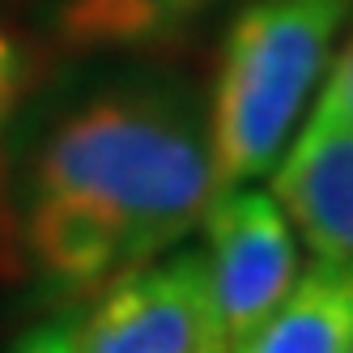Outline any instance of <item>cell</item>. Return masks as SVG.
Segmentation results:
<instances>
[{"mask_svg": "<svg viewBox=\"0 0 353 353\" xmlns=\"http://www.w3.org/2000/svg\"><path fill=\"white\" fill-rule=\"evenodd\" d=\"M217 192L188 85L115 77L47 115L17 170L13 239L43 290L77 298L192 234Z\"/></svg>", "mask_w": 353, "mask_h": 353, "instance_id": "cell-1", "label": "cell"}, {"mask_svg": "<svg viewBox=\"0 0 353 353\" xmlns=\"http://www.w3.org/2000/svg\"><path fill=\"white\" fill-rule=\"evenodd\" d=\"M353 0H251L221 43L209 154L217 188L268 174L327 64Z\"/></svg>", "mask_w": 353, "mask_h": 353, "instance_id": "cell-2", "label": "cell"}, {"mask_svg": "<svg viewBox=\"0 0 353 353\" xmlns=\"http://www.w3.org/2000/svg\"><path fill=\"white\" fill-rule=\"evenodd\" d=\"M72 353H225V323L200 251L141 264L64 327Z\"/></svg>", "mask_w": 353, "mask_h": 353, "instance_id": "cell-3", "label": "cell"}, {"mask_svg": "<svg viewBox=\"0 0 353 353\" xmlns=\"http://www.w3.org/2000/svg\"><path fill=\"white\" fill-rule=\"evenodd\" d=\"M209 285L225 323V341L239 345L290 294L298 276V247L276 200L251 188L213 196L205 213Z\"/></svg>", "mask_w": 353, "mask_h": 353, "instance_id": "cell-4", "label": "cell"}, {"mask_svg": "<svg viewBox=\"0 0 353 353\" xmlns=\"http://www.w3.org/2000/svg\"><path fill=\"white\" fill-rule=\"evenodd\" d=\"M285 221L323 260H353V128L311 115L272 174Z\"/></svg>", "mask_w": 353, "mask_h": 353, "instance_id": "cell-5", "label": "cell"}, {"mask_svg": "<svg viewBox=\"0 0 353 353\" xmlns=\"http://www.w3.org/2000/svg\"><path fill=\"white\" fill-rule=\"evenodd\" d=\"M353 345V260H315L290 294L234 353H349Z\"/></svg>", "mask_w": 353, "mask_h": 353, "instance_id": "cell-6", "label": "cell"}, {"mask_svg": "<svg viewBox=\"0 0 353 353\" xmlns=\"http://www.w3.org/2000/svg\"><path fill=\"white\" fill-rule=\"evenodd\" d=\"M221 0H56V39L72 52H145L183 39Z\"/></svg>", "mask_w": 353, "mask_h": 353, "instance_id": "cell-7", "label": "cell"}, {"mask_svg": "<svg viewBox=\"0 0 353 353\" xmlns=\"http://www.w3.org/2000/svg\"><path fill=\"white\" fill-rule=\"evenodd\" d=\"M315 115L336 119V123H345V128H353V43L336 56L332 72H327V85H323V98H319Z\"/></svg>", "mask_w": 353, "mask_h": 353, "instance_id": "cell-8", "label": "cell"}, {"mask_svg": "<svg viewBox=\"0 0 353 353\" xmlns=\"http://www.w3.org/2000/svg\"><path fill=\"white\" fill-rule=\"evenodd\" d=\"M17 90H21V56H17V43L9 34H0V123L9 119Z\"/></svg>", "mask_w": 353, "mask_h": 353, "instance_id": "cell-9", "label": "cell"}, {"mask_svg": "<svg viewBox=\"0 0 353 353\" xmlns=\"http://www.w3.org/2000/svg\"><path fill=\"white\" fill-rule=\"evenodd\" d=\"M9 353H72L68 349V336L60 323H47V327H30L26 336H21Z\"/></svg>", "mask_w": 353, "mask_h": 353, "instance_id": "cell-10", "label": "cell"}, {"mask_svg": "<svg viewBox=\"0 0 353 353\" xmlns=\"http://www.w3.org/2000/svg\"><path fill=\"white\" fill-rule=\"evenodd\" d=\"M349 353H353V345H349Z\"/></svg>", "mask_w": 353, "mask_h": 353, "instance_id": "cell-11", "label": "cell"}]
</instances>
